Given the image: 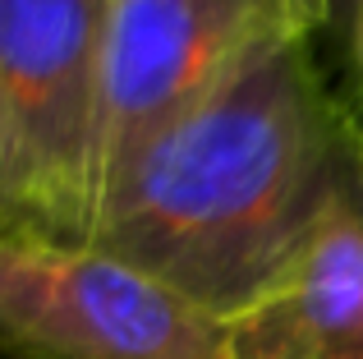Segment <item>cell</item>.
Listing matches in <instances>:
<instances>
[{
	"label": "cell",
	"instance_id": "2",
	"mask_svg": "<svg viewBox=\"0 0 363 359\" xmlns=\"http://www.w3.org/2000/svg\"><path fill=\"white\" fill-rule=\"evenodd\" d=\"M111 0H0V240L88 249Z\"/></svg>",
	"mask_w": 363,
	"mask_h": 359
},
{
	"label": "cell",
	"instance_id": "4",
	"mask_svg": "<svg viewBox=\"0 0 363 359\" xmlns=\"http://www.w3.org/2000/svg\"><path fill=\"white\" fill-rule=\"evenodd\" d=\"M0 359H225V318L101 249L0 240Z\"/></svg>",
	"mask_w": 363,
	"mask_h": 359
},
{
	"label": "cell",
	"instance_id": "3",
	"mask_svg": "<svg viewBox=\"0 0 363 359\" xmlns=\"http://www.w3.org/2000/svg\"><path fill=\"white\" fill-rule=\"evenodd\" d=\"M331 0H111L97 203L133 148L281 55L308 42Z\"/></svg>",
	"mask_w": 363,
	"mask_h": 359
},
{
	"label": "cell",
	"instance_id": "6",
	"mask_svg": "<svg viewBox=\"0 0 363 359\" xmlns=\"http://www.w3.org/2000/svg\"><path fill=\"white\" fill-rule=\"evenodd\" d=\"M359 65H363V18H359Z\"/></svg>",
	"mask_w": 363,
	"mask_h": 359
},
{
	"label": "cell",
	"instance_id": "5",
	"mask_svg": "<svg viewBox=\"0 0 363 359\" xmlns=\"http://www.w3.org/2000/svg\"><path fill=\"white\" fill-rule=\"evenodd\" d=\"M225 359H363V194L318 226L253 304L225 318Z\"/></svg>",
	"mask_w": 363,
	"mask_h": 359
},
{
	"label": "cell",
	"instance_id": "1",
	"mask_svg": "<svg viewBox=\"0 0 363 359\" xmlns=\"http://www.w3.org/2000/svg\"><path fill=\"white\" fill-rule=\"evenodd\" d=\"M359 194L363 125L294 42L124 157L88 249L235 318Z\"/></svg>",
	"mask_w": 363,
	"mask_h": 359
}]
</instances>
